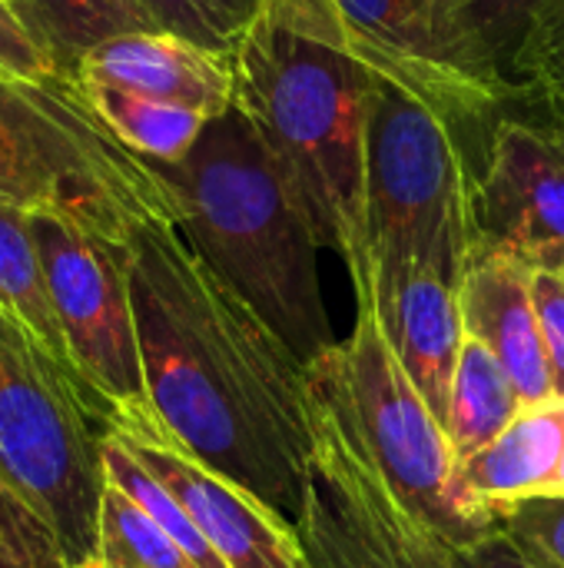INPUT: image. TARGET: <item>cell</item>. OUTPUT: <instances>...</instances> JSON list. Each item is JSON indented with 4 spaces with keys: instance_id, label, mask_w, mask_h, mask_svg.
Wrapping results in <instances>:
<instances>
[{
    "instance_id": "1",
    "label": "cell",
    "mask_w": 564,
    "mask_h": 568,
    "mask_svg": "<svg viewBox=\"0 0 564 568\" xmlns=\"http://www.w3.org/2000/svg\"><path fill=\"white\" fill-rule=\"evenodd\" d=\"M126 253L156 423L180 449L296 526L312 459L306 366L193 253L173 220L140 223Z\"/></svg>"
},
{
    "instance_id": "2",
    "label": "cell",
    "mask_w": 564,
    "mask_h": 568,
    "mask_svg": "<svg viewBox=\"0 0 564 568\" xmlns=\"http://www.w3.org/2000/svg\"><path fill=\"white\" fill-rule=\"evenodd\" d=\"M193 253L309 366L332 339L319 236L239 106L209 120L180 163H153Z\"/></svg>"
},
{
    "instance_id": "3",
    "label": "cell",
    "mask_w": 564,
    "mask_h": 568,
    "mask_svg": "<svg viewBox=\"0 0 564 568\" xmlns=\"http://www.w3.org/2000/svg\"><path fill=\"white\" fill-rule=\"evenodd\" d=\"M236 106L302 206L322 246L372 290L366 166L376 77L352 57L259 20L236 47Z\"/></svg>"
},
{
    "instance_id": "4",
    "label": "cell",
    "mask_w": 564,
    "mask_h": 568,
    "mask_svg": "<svg viewBox=\"0 0 564 568\" xmlns=\"http://www.w3.org/2000/svg\"><path fill=\"white\" fill-rule=\"evenodd\" d=\"M0 203L60 213L120 243L146 220L176 223L156 166L110 133L70 73L0 70Z\"/></svg>"
},
{
    "instance_id": "5",
    "label": "cell",
    "mask_w": 564,
    "mask_h": 568,
    "mask_svg": "<svg viewBox=\"0 0 564 568\" xmlns=\"http://www.w3.org/2000/svg\"><path fill=\"white\" fill-rule=\"evenodd\" d=\"M106 429L80 376L0 306V473L50 523L66 568L96 566Z\"/></svg>"
},
{
    "instance_id": "6",
    "label": "cell",
    "mask_w": 564,
    "mask_h": 568,
    "mask_svg": "<svg viewBox=\"0 0 564 568\" xmlns=\"http://www.w3.org/2000/svg\"><path fill=\"white\" fill-rule=\"evenodd\" d=\"M479 173L449 120L376 77L366 166L372 270L416 263L462 286L479 253Z\"/></svg>"
},
{
    "instance_id": "7",
    "label": "cell",
    "mask_w": 564,
    "mask_h": 568,
    "mask_svg": "<svg viewBox=\"0 0 564 568\" xmlns=\"http://www.w3.org/2000/svg\"><path fill=\"white\" fill-rule=\"evenodd\" d=\"M322 356L359 439L392 493L455 549H472L495 536L499 516L462 489L445 426L392 353L369 293L356 296L352 336L329 346Z\"/></svg>"
},
{
    "instance_id": "8",
    "label": "cell",
    "mask_w": 564,
    "mask_h": 568,
    "mask_svg": "<svg viewBox=\"0 0 564 568\" xmlns=\"http://www.w3.org/2000/svg\"><path fill=\"white\" fill-rule=\"evenodd\" d=\"M309 486L296 523L309 568H469L462 549L425 526L369 456L326 356L306 366Z\"/></svg>"
},
{
    "instance_id": "9",
    "label": "cell",
    "mask_w": 564,
    "mask_h": 568,
    "mask_svg": "<svg viewBox=\"0 0 564 568\" xmlns=\"http://www.w3.org/2000/svg\"><path fill=\"white\" fill-rule=\"evenodd\" d=\"M33 236L73 373L96 399L106 426L153 416L126 243L60 213H33Z\"/></svg>"
},
{
    "instance_id": "10",
    "label": "cell",
    "mask_w": 564,
    "mask_h": 568,
    "mask_svg": "<svg viewBox=\"0 0 564 568\" xmlns=\"http://www.w3.org/2000/svg\"><path fill=\"white\" fill-rule=\"evenodd\" d=\"M263 17L352 57L372 77L422 100L462 133L479 166L499 120L519 113L512 100L469 77L445 53L432 0H266Z\"/></svg>"
},
{
    "instance_id": "11",
    "label": "cell",
    "mask_w": 564,
    "mask_h": 568,
    "mask_svg": "<svg viewBox=\"0 0 564 568\" xmlns=\"http://www.w3.org/2000/svg\"><path fill=\"white\" fill-rule=\"evenodd\" d=\"M479 253L532 273H564V136L548 123L509 113L499 120L475 196Z\"/></svg>"
},
{
    "instance_id": "12",
    "label": "cell",
    "mask_w": 564,
    "mask_h": 568,
    "mask_svg": "<svg viewBox=\"0 0 564 568\" xmlns=\"http://www.w3.org/2000/svg\"><path fill=\"white\" fill-rule=\"evenodd\" d=\"M110 433L176 496L226 568H309L293 523L180 449L156 416L110 426Z\"/></svg>"
},
{
    "instance_id": "13",
    "label": "cell",
    "mask_w": 564,
    "mask_h": 568,
    "mask_svg": "<svg viewBox=\"0 0 564 568\" xmlns=\"http://www.w3.org/2000/svg\"><path fill=\"white\" fill-rule=\"evenodd\" d=\"M459 290L462 286H455L442 273L416 263L376 266L369 290L392 353L399 356L402 369L409 373L429 409L439 416V423H445L452 376L465 343Z\"/></svg>"
},
{
    "instance_id": "14",
    "label": "cell",
    "mask_w": 564,
    "mask_h": 568,
    "mask_svg": "<svg viewBox=\"0 0 564 568\" xmlns=\"http://www.w3.org/2000/svg\"><path fill=\"white\" fill-rule=\"evenodd\" d=\"M76 77L189 106L206 120H216L236 106L233 53L203 47L173 30H136L113 37L83 57Z\"/></svg>"
},
{
    "instance_id": "15",
    "label": "cell",
    "mask_w": 564,
    "mask_h": 568,
    "mask_svg": "<svg viewBox=\"0 0 564 568\" xmlns=\"http://www.w3.org/2000/svg\"><path fill=\"white\" fill-rule=\"evenodd\" d=\"M432 20L445 53L522 113V77L564 27V0H432Z\"/></svg>"
},
{
    "instance_id": "16",
    "label": "cell",
    "mask_w": 564,
    "mask_h": 568,
    "mask_svg": "<svg viewBox=\"0 0 564 568\" xmlns=\"http://www.w3.org/2000/svg\"><path fill=\"white\" fill-rule=\"evenodd\" d=\"M532 276L535 273L515 260L475 256L459 290L465 333L492 349L525 409L555 399Z\"/></svg>"
},
{
    "instance_id": "17",
    "label": "cell",
    "mask_w": 564,
    "mask_h": 568,
    "mask_svg": "<svg viewBox=\"0 0 564 568\" xmlns=\"http://www.w3.org/2000/svg\"><path fill=\"white\" fill-rule=\"evenodd\" d=\"M562 453L564 399L522 409L495 443L459 463L462 489L499 516L505 506L548 496Z\"/></svg>"
},
{
    "instance_id": "18",
    "label": "cell",
    "mask_w": 564,
    "mask_h": 568,
    "mask_svg": "<svg viewBox=\"0 0 564 568\" xmlns=\"http://www.w3.org/2000/svg\"><path fill=\"white\" fill-rule=\"evenodd\" d=\"M10 7L50 67L70 77L100 43L136 30H163L140 0H10Z\"/></svg>"
},
{
    "instance_id": "19",
    "label": "cell",
    "mask_w": 564,
    "mask_h": 568,
    "mask_svg": "<svg viewBox=\"0 0 564 568\" xmlns=\"http://www.w3.org/2000/svg\"><path fill=\"white\" fill-rule=\"evenodd\" d=\"M522 409L525 406L502 363L492 356V349L482 339L465 333L452 376L445 423H442L455 459L465 463L475 453H482L515 423Z\"/></svg>"
},
{
    "instance_id": "20",
    "label": "cell",
    "mask_w": 564,
    "mask_h": 568,
    "mask_svg": "<svg viewBox=\"0 0 564 568\" xmlns=\"http://www.w3.org/2000/svg\"><path fill=\"white\" fill-rule=\"evenodd\" d=\"M80 87L90 106L96 110V116L110 126V133L126 150H133L150 163H180L196 146V140L209 123L203 113L189 106L153 100L113 83L80 80Z\"/></svg>"
},
{
    "instance_id": "21",
    "label": "cell",
    "mask_w": 564,
    "mask_h": 568,
    "mask_svg": "<svg viewBox=\"0 0 564 568\" xmlns=\"http://www.w3.org/2000/svg\"><path fill=\"white\" fill-rule=\"evenodd\" d=\"M0 306L23 320L73 369L47 293L43 260L33 236V213L7 203H0Z\"/></svg>"
},
{
    "instance_id": "22",
    "label": "cell",
    "mask_w": 564,
    "mask_h": 568,
    "mask_svg": "<svg viewBox=\"0 0 564 568\" xmlns=\"http://www.w3.org/2000/svg\"><path fill=\"white\" fill-rule=\"evenodd\" d=\"M103 466H106V483L126 493L146 516H153L163 532L189 556L196 568H226V562L216 556V549L206 542V536L196 529L189 513L176 503V496L143 469V463L106 429V446H103Z\"/></svg>"
},
{
    "instance_id": "23",
    "label": "cell",
    "mask_w": 564,
    "mask_h": 568,
    "mask_svg": "<svg viewBox=\"0 0 564 568\" xmlns=\"http://www.w3.org/2000/svg\"><path fill=\"white\" fill-rule=\"evenodd\" d=\"M93 568H196L189 556L126 493L106 486Z\"/></svg>"
},
{
    "instance_id": "24",
    "label": "cell",
    "mask_w": 564,
    "mask_h": 568,
    "mask_svg": "<svg viewBox=\"0 0 564 568\" xmlns=\"http://www.w3.org/2000/svg\"><path fill=\"white\" fill-rule=\"evenodd\" d=\"M0 568H66L50 523L0 473Z\"/></svg>"
},
{
    "instance_id": "25",
    "label": "cell",
    "mask_w": 564,
    "mask_h": 568,
    "mask_svg": "<svg viewBox=\"0 0 564 568\" xmlns=\"http://www.w3.org/2000/svg\"><path fill=\"white\" fill-rule=\"evenodd\" d=\"M499 532L539 568H564V496H535L499 513Z\"/></svg>"
},
{
    "instance_id": "26",
    "label": "cell",
    "mask_w": 564,
    "mask_h": 568,
    "mask_svg": "<svg viewBox=\"0 0 564 568\" xmlns=\"http://www.w3.org/2000/svg\"><path fill=\"white\" fill-rule=\"evenodd\" d=\"M519 106L525 116L548 123L564 136V27L542 43L529 63L519 87Z\"/></svg>"
},
{
    "instance_id": "27",
    "label": "cell",
    "mask_w": 564,
    "mask_h": 568,
    "mask_svg": "<svg viewBox=\"0 0 564 568\" xmlns=\"http://www.w3.org/2000/svg\"><path fill=\"white\" fill-rule=\"evenodd\" d=\"M532 293H535V310H539L555 399H564V276L562 273H535Z\"/></svg>"
},
{
    "instance_id": "28",
    "label": "cell",
    "mask_w": 564,
    "mask_h": 568,
    "mask_svg": "<svg viewBox=\"0 0 564 568\" xmlns=\"http://www.w3.org/2000/svg\"><path fill=\"white\" fill-rule=\"evenodd\" d=\"M0 70L13 77H47L57 73L40 47L30 40L23 23L17 20L10 0H0Z\"/></svg>"
},
{
    "instance_id": "29",
    "label": "cell",
    "mask_w": 564,
    "mask_h": 568,
    "mask_svg": "<svg viewBox=\"0 0 564 568\" xmlns=\"http://www.w3.org/2000/svg\"><path fill=\"white\" fill-rule=\"evenodd\" d=\"M150 13H153V20L163 27V30H173V33H183V37H189V40H196V43H203V47H213V50H223V53H233L229 50V43L206 23V17L196 10V3L193 0H140Z\"/></svg>"
},
{
    "instance_id": "30",
    "label": "cell",
    "mask_w": 564,
    "mask_h": 568,
    "mask_svg": "<svg viewBox=\"0 0 564 568\" xmlns=\"http://www.w3.org/2000/svg\"><path fill=\"white\" fill-rule=\"evenodd\" d=\"M206 23L229 43V50L263 20L266 0H193Z\"/></svg>"
},
{
    "instance_id": "31",
    "label": "cell",
    "mask_w": 564,
    "mask_h": 568,
    "mask_svg": "<svg viewBox=\"0 0 564 568\" xmlns=\"http://www.w3.org/2000/svg\"><path fill=\"white\" fill-rule=\"evenodd\" d=\"M462 556H465L469 568H539L532 566L502 532L489 536L485 542H479L472 549H462Z\"/></svg>"
},
{
    "instance_id": "32",
    "label": "cell",
    "mask_w": 564,
    "mask_h": 568,
    "mask_svg": "<svg viewBox=\"0 0 564 568\" xmlns=\"http://www.w3.org/2000/svg\"><path fill=\"white\" fill-rule=\"evenodd\" d=\"M548 496H564V453H562V463H558V473H555V479H552Z\"/></svg>"
},
{
    "instance_id": "33",
    "label": "cell",
    "mask_w": 564,
    "mask_h": 568,
    "mask_svg": "<svg viewBox=\"0 0 564 568\" xmlns=\"http://www.w3.org/2000/svg\"><path fill=\"white\" fill-rule=\"evenodd\" d=\"M562 276H564V273H562Z\"/></svg>"
}]
</instances>
